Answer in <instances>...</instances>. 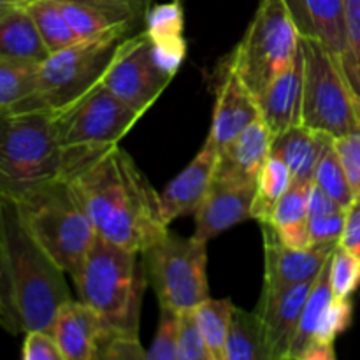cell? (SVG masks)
I'll return each instance as SVG.
<instances>
[{
  "label": "cell",
  "mask_w": 360,
  "mask_h": 360,
  "mask_svg": "<svg viewBox=\"0 0 360 360\" xmlns=\"http://www.w3.org/2000/svg\"><path fill=\"white\" fill-rule=\"evenodd\" d=\"M340 246L360 259V199L352 200L345 210V227Z\"/></svg>",
  "instance_id": "obj_41"
},
{
  "label": "cell",
  "mask_w": 360,
  "mask_h": 360,
  "mask_svg": "<svg viewBox=\"0 0 360 360\" xmlns=\"http://www.w3.org/2000/svg\"><path fill=\"white\" fill-rule=\"evenodd\" d=\"M148 39L151 42L155 62L164 72L174 77L186 56V42L183 37V7L179 0L151 6L144 16Z\"/></svg>",
  "instance_id": "obj_22"
},
{
  "label": "cell",
  "mask_w": 360,
  "mask_h": 360,
  "mask_svg": "<svg viewBox=\"0 0 360 360\" xmlns=\"http://www.w3.org/2000/svg\"><path fill=\"white\" fill-rule=\"evenodd\" d=\"M301 39L285 0H259L229 67L259 97L290 65Z\"/></svg>",
  "instance_id": "obj_7"
},
{
  "label": "cell",
  "mask_w": 360,
  "mask_h": 360,
  "mask_svg": "<svg viewBox=\"0 0 360 360\" xmlns=\"http://www.w3.org/2000/svg\"><path fill=\"white\" fill-rule=\"evenodd\" d=\"M313 183V181H311ZM311 183H292L290 188L283 193L271 214L269 225L274 229L308 220V202Z\"/></svg>",
  "instance_id": "obj_34"
},
{
  "label": "cell",
  "mask_w": 360,
  "mask_h": 360,
  "mask_svg": "<svg viewBox=\"0 0 360 360\" xmlns=\"http://www.w3.org/2000/svg\"><path fill=\"white\" fill-rule=\"evenodd\" d=\"M260 225L264 229V288H281L313 281L340 246L288 248L278 239L273 225Z\"/></svg>",
  "instance_id": "obj_14"
},
{
  "label": "cell",
  "mask_w": 360,
  "mask_h": 360,
  "mask_svg": "<svg viewBox=\"0 0 360 360\" xmlns=\"http://www.w3.org/2000/svg\"><path fill=\"white\" fill-rule=\"evenodd\" d=\"M101 2L115 4V6H122L125 9L132 11L137 18L143 20L146 16V13L150 11V7L153 6V0H101Z\"/></svg>",
  "instance_id": "obj_45"
},
{
  "label": "cell",
  "mask_w": 360,
  "mask_h": 360,
  "mask_svg": "<svg viewBox=\"0 0 360 360\" xmlns=\"http://www.w3.org/2000/svg\"><path fill=\"white\" fill-rule=\"evenodd\" d=\"M334 139L330 134L299 123L274 137L271 155L287 164L292 183H311L316 164Z\"/></svg>",
  "instance_id": "obj_23"
},
{
  "label": "cell",
  "mask_w": 360,
  "mask_h": 360,
  "mask_svg": "<svg viewBox=\"0 0 360 360\" xmlns=\"http://www.w3.org/2000/svg\"><path fill=\"white\" fill-rule=\"evenodd\" d=\"M218 164V146L207 137L192 162L160 193V211L165 225L176 218L195 214L202 204Z\"/></svg>",
  "instance_id": "obj_15"
},
{
  "label": "cell",
  "mask_w": 360,
  "mask_h": 360,
  "mask_svg": "<svg viewBox=\"0 0 360 360\" xmlns=\"http://www.w3.org/2000/svg\"><path fill=\"white\" fill-rule=\"evenodd\" d=\"M311 246H338L345 227V210L308 217Z\"/></svg>",
  "instance_id": "obj_39"
},
{
  "label": "cell",
  "mask_w": 360,
  "mask_h": 360,
  "mask_svg": "<svg viewBox=\"0 0 360 360\" xmlns=\"http://www.w3.org/2000/svg\"><path fill=\"white\" fill-rule=\"evenodd\" d=\"M16 202L32 236L72 278L83 266L97 232L69 183L55 179Z\"/></svg>",
  "instance_id": "obj_5"
},
{
  "label": "cell",
  "mask_w": 360,
  "mask_h": 360,
  "mask_svg": "<svg viewBox=\"0 0 360 360\" xmlns=\"http://www.w3.org/2000/svg\"><path fill=\"white\" fill-rule=\"evenodd\" d=\"M30 2L32 0H0V20L9 13H13L14 9L27 7Z\"/></svg>",
  "instance_id": "obj_46"
},
{
  "label": "cell",
  "mask_w": 360,
  "mask_h": 360,
  "mask_svg": "<svg viewBox=\"0 0 360 360\" xmlns=\"http://www.w3.org/2000/svg\"><path fill=\"white\" fill-rule=\"evenodd\" d=\"M302 86H304V53L301 48L290 65L257 97L260 116L273 137L301 123Z\"/></svg>",
  "instance_id": "obj_17"
},
{
  "label": "cell",
  "mask_w": 360,
  "mask_h": 360,
  "mask_svg": "<svg viewBox=\"0 0 360 360\" xmlns=\"http://www.w3.org/2000/svg\"><path fill=\"white\" fill-rule=\"evenodd\" d=\"M67 274L32 236L13 199H0V327L18 334L51 330L70 299Z\"/></svg>",
  "instance_id": "obj_2"
},
{
  "label": "cell",
  "mask_w": 360,
  "mask_h": 360,
  "mask_svg": "<svg viewBox=\"0 0 360 360\" xmlns=\"http://www.w3.org/2000/svg\"><path fill=\"white\" fill-rule=\"evenodd\" d=\"M58 4L79 41L123 39L141 20L125 7L101 0H58Z\"/></svg>",
  "instance_id": "obj_19"
},
{
  "label": "cell",
  "mask_w": 360,
  "mask_h": 360,
  "mask_svg": "<svg viewBox=\"0 0 360 360\" xmlns=\"http://www.w3.org/2000/svg\"><path fill=\"white\" fill-rule=\"evenodd\" d=\"M333 299L334 294L333 288H330L329 262H327L323 269L320 271L319 276H316L311 292L308 295V301H306L304 308H302L301 320H299L297 330H295L294 341H292L290 352H288V360H299L302 352L306 350V347L311 343L320 319H322L323 311H326V308Z\"/></svg>",
  "instance_id": "obj_26"
},
{
  "label": "cell",
  "mask_w": 360,
  "mask_h": 360,
  "mask_svg": "<svg viewBox=\"0 0 360 360\" xmlns=\"http://www.w3.org/2000/svg\"><path fill=\"white\" fill-rule=\"evenodd\" d=\"M139 255L97 236L83 266L72 276L79 301L98 313L108 334H139L148 283Z\"/></svg>",
  "instance_id": "obj_3"
},
{
  "label": "cell",
  "mask_w": 360,
  "mask_h": 360,
  "mask_svg": "<svg viewBox=\"0 0 360 360\" xmlns=\"http://www.w3.org/2000/svg\"><path fill=\"white\" fill-rule=\"evenodd\" d=\"M171 79L172 76L155 62L151 42L143 30L120 41L101 83L123 104L144 115L169 86Z\"/></svg>",
  "instance_id": "obj_11"
},
{
  "label": "cell",
  "mask_w": 360,
  "mask_h": 360,
  "mask_svg": "<svg viewBox=\"0 0 360 360\" xmlns=\"http://www.w3.org/2000/svg\"><path fill=\"white\" fill-rule=\"evenodd\" d=\"M343 9L345 56L341 70L360 102V0H343Z\"/></svg>",
  "instance_id": "obj_31"
},
{
  "label": "cell",
  "mask_w": 360,
  "mask_h": 360,
  "mask_svg": "<svg viewBox=\"0 0 360 360\" xmlns=\"http://www.w3.org/2000/svg\"><path fill=\"white\" fill-rule=\"evenodd\" d=\"M141 116L116 98L101 81L55 111L56 134L65 155V172L86 158L118 146Z\"/></svg>",
  "instance_id": "obj_6"
},
{
  "label": "cell",
  "mask_w": 360,
  "mask_h": 360,
  "mask_svg": "<svg viewBox=\"0 0 360 360\" xmlns=\"http://www.w3.org/2000/svg\"><path fill=\"white\" fill-rule=\"evenodd\" d=\"M146 360H178V313L160 306L157 334L146 350Z\"/></svg>",
  "instance_id": "obj_37"
},
{
  "label": "cell",
  "mask_w": 360,
  "mask_h": 360,
  "mask_svg": "<svg viewBox=\"0 0 360 360\" xmlns=\"http://www.w3.org/2000/svg\"><path fill=\"white\" fill-rule=\"evenodd\" d=\"M278 234V239L288 248L306 250L311 246V234H309L308 220L297 221V224L285 225V227L274 229Z\"/></svg>",
  "instance_id": "obj_42"
},
{
  "label": "cell",
  "mask_w": 360,
  "mask_h": 360,
  "mask_svg": "<svg viewBox=\"0 0 360 360\" xmlns=\"http://www.w3.org/2000/svg\"><path fill=\"white\" fill-rule=\"evenodd\" d=\"M301 37L322 42L338 65L345 56L343 0H285Z\"/></svg>",
  "instance_id": "obj_20"
},
{
  "label": "cell",
  "mask_w": 360,
  "mask_h": 360,
  "mask_svg": "<svg viewBox=\"0 0 360 360\" xmlns=\"http://www.w3.org/2000/svg\"><path fill=\"white\" fill-rule=\"evenodd\" d=\"M193 313L211 359L225 360V345H227L232 313H234V304L231 299L207 297L193 308Z\"/></svg>",
  "instance_id": "obj_28"
},
{
  "label": "cell",
  "mask_w": 360,
  "mask_h": 360,
  "mask_svg": "<svg viewBox=\"0 0 360 360\" xmlns=\"http://www.w3.org/2000/svg\"><path fill=\"white\" fill-rule=\"evenodd\" d=\"M336 359V352H334V345L322 343V341L313 340L311 343L306 347L299 360H334Z\"/></svg>",
  "instance_id": "obj_44"
},
{
  "label": "cell",
  "mask_w": 360,
  "mask_h": 360,
  "mask_svg": "<svg viewBox=\"0 0 360 360\" xmlns=\"http://www.w3.org/2000/svg\"><path fill=\"white\" fill-rule=\"evenodd\" d=\"M49 56L34 18L27 7H20L0 20V58L27 60L41 63Z\"/></svg>",
  "instance_id": "obj_24"
},
{
  "label": "cell",
  "mask_w": 360,
  "mask_h": 360,
  "mask_svg": "<svg viewBox=\"0 0 360 360\" xmlns=\"http://www.w3.org/2000/svg\"><path fill=\"white\" fill-rule=\"evenodd\" d=\"M97 236L130 252L144 250L169 231L160 193L120 146L72 165L63 174Z\"/></svg>",
  "instance_id": "obj_1"
},
{
  "label": "cell",
  "mask_w": 360,
  "mask_h": 360,
  "mask_svg": "<svg viewBox=\"0 0 360 360\" xmlns=\"http://www.w3.org/2000/svg\"><path fill=\"white\" fill-rule=\"evenodd\" d=\"M63 172L55 111H0V199H23Z\"/></svg>",
  "instance_id": "obj_4"
},
{
  "label": "cell",
  "mask_w": 360,
  "mask_h": 360,
  "mask_svg": "<svg viewBox=\"0 0 360 360\" xmlns=\"http://www.w3.org/2000/svg\"><path fill=\"white\" fill-rule=\"evenodd\" d=\"M352 316H354V304L350 297H334L323 311L313 340L334 345V341L352 326Z\"/></svg>",
  "instance_id": "obj_36"
},
{
  "label": "cell",
  "mask_w": 360,
  "mask_h": 360,
  "mask_svg": "<svg viewBox=\"0 0 360 360\" xmlns=\"http://www.w3.org/2000/svg\"><path fill=\"white\" fill-rule=\"evenodd\" d=\"M225 360H267L262 323L257 311H246L234 306L225 345Z\"/></svg>",
  "instance_id": "obj_25"
},
{
  "label": "cell",
  "mask_w": 360,
  "mask_h": 360,
  "mask_svg": "<svg viewBox=\"0 0 360 360\" xmlns=\"http://www.w3.org/2000/svg\"><path fill=\"white\" fill-rule=\"evenodd\" d=\"M21 357L23 360H63L51 330L42 329L25 333Z\"/></svg>",
  "instance_id": "obj_40"
},
{
  "label": "cell",
  "mask_w": 360,
  "mask_h": 360,
  "mask_svg": "<svg viewBox=\"0 0 360 360\" xmlns=\"http://www.w3.org/2000/svg\"><path fill=\"white\" fill-rule=\"evenodd\" d=\"M273 134L260 116L236 139L218 150L217 174L257 181L262 165L271 157Z\"/></svg>",
  "instance_id": "obj_21"
},
{
  "label": "cell",
  "mask_w": 360,
  "mask_h": 360,
  "mask_svg": "<svg viewBox=\"0 0 360 360\" xmlns=\"http://www.w3.org/2000/svg\"><path fill=\"white\" fill-rule=\"evenodd\" d=\"M347 210L340 202L333 199L327 192H323L319 185L311 183L309 188V202H308V217H316V214L336 213V211Z\"/></svg>",
  "instance_id": "obj_43"
},
{
  "label": "cell",
  "mask_w": 360,
  "mask_h": 360,
  "mask_svg": "<svg viewBox=\"0 0 360 360\" xmlns=\"http://www.w3.org/2000/svg\"><path fill=\"white\" fill-rule=\"evenodd\" d=\"M292 186V174L281 158L271 155L257 178L255 199L252 204V218L259 224H269L278 200Z\"/></svg>",
  "instance_id": "obj_27"
},
{
  "label": "cell",
  "mask_w": 360,
  "mask_h": 360,
  "mask_svg": "<svg viewBox=\"0 0 360 360\" xmlns=\"http://www.w3.org/2000/svg\"><path fill=\"white\" fill-rule=\"evenodd\" d=\"M304 86L301 123L333 137L360 129V102L343 70L322 42L302 37Z\"/></svg>",
  "instance_id": "obj_9"
},
{
  "label": "cell",
  "mask_w": 360,
  "mask_h": 360,
  "mask_svg": "<svg viewBox=\"0 0 360 360\" xmlns=\"http://www.w3.org/2000/svg\"><path fill=\"white\" fill-rule=\"evenodd\" d=\"M178 360H213L193 309L178 313Z\"/></svg>",
  "instance_id": "obj_35"
},
{
  "label": "cell",
  "mask_w": 360,
  "mask_h": 360,
  "mask_svg": "<svg viewBox=\"0 0 360 360\" xmlns=\"http://www.w3.org/2000/svg\"><path fill=\"white\" fill-rule=\"evenodd\" d=\"M315 280L281 288H262L255 311L262 323L267 360H288L302 308Z\"/></svg>",
  "instance_id": "obj_12"
},
{
  "label": "cell",
  "mask_w": 360,
  "mask_h": 360,
  "mask_svg": "<svg viewBox=\"0 0 360 360\" xmlns=\"http://www.w3.org/2000/svg\"><path fill=\"white\" fill-rule=\"evenodd\" d=\"M27 11L34 18L35 27H37L46 48L49 49V55L79 42L76 32L67 21L58 0H32L27 6Z\"/></svg>",
  "instance_id": "obj_30"
},
{
  "label": "cell",
  "mask_w": 360,
  "mask_h": 360,
  "mask_svg": "<svg viewBox=\"0 0 360 360\" xmlns=\"http://www.w3.org/2000/svg\"><path fill=\"white\" fill-rule=\"evenodd\" d=\"M51 333L63 360H97L108 327L94 308L69 299L56 311Z\"/></svg>",
  "instance_id": "obj_16"
},
{
  "label": "cell",
  "mask_w": 360,
  "mask_h": 360,
  "mask_svg": "<svg viewBox=\"0 0 360 360\" xmlns=\"http://www.w3.org/2000/svg\"><path fill=\"white\" fill-rule=\"evenodd\" d=\"M259 118L260 108L257 95L238 76V72L229 67L220 91H218L213 122H211L207 137L220 150Z\"/></svg>",
  "instance_id": "obj_18"
},
{
  "label": "cell",
  "mask_w": 360,
  "mask_h": 360,
  "mask_svg": "<svg viewBox=\"0 0 360 360\" xmlns=\"http://www.w3.org/2000/svg\"><path fill=\"white\" fill-rule=\"evenodd\" d=\"M255 190L257 181H243L214 172L213 183L195 213L193 236L207 243L221 232L252 218Z\"/></svg>",
  "instance_id": "obj_13"
},
{
  "label": "cell",
  "mask_w": 360,
  "mask_h": 360,
  "mask_svg": "<svg viewBox=\"0 0 360 360\" xmlns=\"http://www.w3.org/2000/svg\"><path fill=\"white\" fill-rule=\"evenodd\" d=\"M98 360H146L139 334H105L98 348Z\"/></svg>",
  "instance_id": "obj_38"
},
{
  "label": "cell",
  "mask_w": 360,
  "mask_h": 360,
  "mask_svg": "<svg viewBox=\"0 0 360 360\" xmlns=\"http://www.w3.org/2000/svg\"><path fill=\"white\" fill-rule=\"evenodd\" d=\"M206 245L195 236L181 238L167 231L141 253L158 304L181 313L210 297Z\"/></svg>",
  "instance_id": "obj_8"
},
{
  "label": "cell",
  "mask_w": 360,
  "mask_h": 360,
  "mask_svg": "<svg viewBox=\"0 0 360 360\" xmlns=\"http://www.w3.org/2000/svg\"><path fill=\"white\" fill-rule=\"evenodd\" d=\"M39 63L0 58V111H13L34 95Z\"/></svg>",
  "instance_id": "obj_29"
},
{
  "label": "cell",
  "mask_w": 360,
  "mask_h": 360,
  "mask_svg": "<svg viewBox=\"0 0 360 360\" xmlns=\"http://www.w3.org/2000/svg\"><path fill=\"white\" fill-rule=\"evenodd\" d=\"M329 281L334 297H352L360 285V259L338 246L329 259Z\"/></svg>",
  "instance_id": "obj_33"
},
{
  "label": "cell",
  "mask_w": 360,
  "mask_h": 360,
  "mask_svg": "<svg viewBox=\"0 0 360 360\" xmlns=\"http://www.w3.org/2000/svg\"><path fill=\"white\" fill-rule=\"evenodd\" d=\"M313 183L319 185L323 192L329 193L343 207H348L354 200V193H352L350 183H348L347 174H345L343 164H341L334 141L327 146L322 158L316 164Z\"/></svg>",
  "instance_id": "obj_32"
},
{
  "label": "cell",
  "mask_w": 360,
  "mask_h": 360,
  "mask_svg": "<svg viewBox=\"0 0 360 360\" xmlns=\"http://www.w3.org/2000/svg\"><path fill=\"white\" fill-rule=\"evenodd\" d=\"M122 39H91L51 53L39 63L37 84L28 101L13 111H58L101 81Z\"/></svg>",
  "instance_id": "obj_10"
}]
</instances>
